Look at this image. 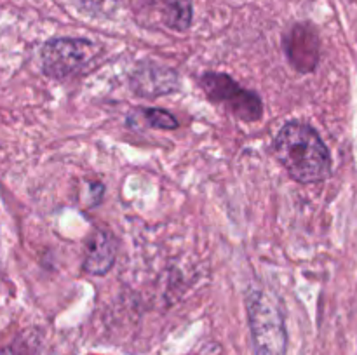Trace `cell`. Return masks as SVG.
Listing matches in <instances>:
<instances>
[{
	"label": "cell",
	"mask_w": 357,
	"mask_h": 355,
	"mask_svg": "<svg viewBox=\"0 0 357 355\" xmlns=\"http://www.w3.org/2000/svg\"><path fill=\"white\" fill-rule=\"evenodd\" d=\"M284 51L298 72L309 73L319 63V37L310 24H295L284 37Z\"/></svg>",
	"instance_id": "obj_5"
},
{
	"label": "cell",
	"mask_w": 357,
	"mask_h": 355,
	"mask_svg": "<svg viewBox=\"0 0 357 355\" xmlns=\"http://www.w3.org/2000/svg\"><path fill=\"white\" fill-rule=\"evenodd\" d=\"M98 45L86 38H52L40 51L42 72L56 80L68 79L93 65Z\"/></svg>",
	"instance_id": "obj_3"
},
{
	"label": "cell",
	"mask_w": 357,
	"mask_h": 355,
	"mask_svg": "<svg viewBox=\"0 0 357 355\" xmlns=\"http://www.w3.org/2000/svg\"><path fill=\"white\" fill-rule=\"evenodd\" d=\"M201 87L213 103L225 106L234 117L243 122H257L264 115V103L257 93L244 89L225 73H204L201 77Z\"/></svg>",
	"instance_id": "obj_4"
},
{
	"label": "cell",
	"mask_w": 357,
	"mask_h": 355,
	"mask_svg": "<svg viewBox=\"0 0 357 355\" xmlns=\"http://www.w3.org/2000/svg\"><path fill=\"white\" fill-rule=\"evenodd\" d=\"M9 296H10V285L7 284L6 278L0 275V305L7 301V299H9Z\"/></svg>",
	"instance_id": "obj_10"
},
{
	"label": "cell",
	"mask_w": 357,
	"mask_h": 355,
	"mask_svg": "<svg viewBox=\"0 0 357 355\" xmlns=\"http://www.w3.org/2000/svg\"><path fill=\"white\" fill-rule=\"evenodd\" d=\"M274 153L286 173L298 183H317L331 174V155L314 127L288 122L278 132Z\"/></svg>",
	"instance_id": "obj_1"
},
{
	"label": "cell",
	"mask_w": 357,
	"mask_h": 355,
	"mask_svg": "<svg viewBox=\"0 0 357 355\" xmlns=\"http://www.w3.org/2000/svg\"><path fill=\"white\" fill-rule=\"evenodd\" d=\"M117 244L110 232L98 230L91 235L87 242L86 256H84V271L91 275H105L115 263Z\"/></svg>",
	"instance_id": "obj_7"
},
{
	"label": "cell",
	"mask_w": 357,
	"mask_h": 355,
	"mask_svg": "<svg viewBox=\"0 0 357 355\" xmlns=\"http://www.w3.org/2000/svg\"><path fill=\"white\" fill-rule=\"evenodd\" d=\"M192 21V6L188 0H171L167 6L166 23L174 30H187Z\"/></svg>",
	"instance_id": "obj_8"
},
{
	"label": "cell",
	"mask_w": 357,
	"mask_h": 355,
	"mask_svg": "<svg viewBox=\"0 0 357 355\" xmlns=\"http://www.w3.org/2000/svg\"><path fill=\"white\" fill-rule=\"evenodd\" d=\"M143 118L146 124L153 129H164V131H171V129L178 127V120L166 110L160 108H145L143 110Z\"/></svg>",
	"instance_id": "obj_9"
},
{
	"label": "cell",
	"mask_w": 357,
	"mask_h": 355,
	"mask_svg": "<svg viewBox=\"0 0 357 355\" xmlns=\"http://www.w3.org/2000/svg\"><path fill=\"white\" fill-rule=\"evenodd\" d=\"M246 308L257 355H284L288 334L281 306L274 296L253 291L248 296Z\"/></svg>",
	"instance_id": "obj_2"
},
{
	"label": "cell",
	"mask_w": 357,
	"mask_h": 355,
	"mask_svg": "<svg viewBox=\"0 0 357 355\" xmlns=\"http://www.w3.org/2000/svg\"><path fill=\"white\" fill-rule=\"evenodd\" d=\"M0 355H24V354L23 352L16 350V348L7 347V348H2V350H0Z\"/></svg>",
	"instance_id": "obj_11"
},
{
	"label": "cell",
	"mask_w": 357,
	"mask_h": 355,
	"mask_svg": "<svg viewBox=\"0 0 357 355\" xmlns=\"http://www.w3.org/2000/svg\"><path fill=\"white\" fill-rule=\"evenodd\" d=\"M129 86L138 96L157 97L178 89V75L167 66L145 63L132 72Z\"/></svg>",
	"instance_id": "obj_6"
}]
</instances>
